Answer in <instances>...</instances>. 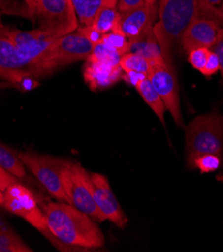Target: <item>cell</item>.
Segmentation results:
<instances>
[{
	"instance_id": "obj_27",
	"label": "cell",
	"mask_w": 223,
	"mask_h": 252,
	"mask_svg": "<svg viewBox=\"0 0 223 252\" xmlns=\"http://www.w3.org/2000/svg\"><path fill=\"white\" fill-rule=\"evenodd\" d=\"M78 32L95 45L100 43L103 39V36L105 35L97 30H96L94 27H92V25H90V27H79Z\"/></svg>"
},
{
	"instance_id": "obj_12",
	"label": "cell",
	"mask_w": 223,
	"mask_h": 252,
	"mask_svg": "<svg viewBox=\"0 0 223 252\" xmlns=\"http://www.w3.org/2000/svg\"><path fill=\"white\" fill-rule=\"evenodd\" d=\"M6 32L9 38L17 46L19 53L31 63V67L49 45L57 39L39 29L20 31L6 28Z\"/></svg>"
},
{
	"instance_id": "obj_18",
	"label": "cell",
	"mask_w": 223,
	"mask_h": 252,
	"mask_svg": "<svg viewBox=\"0 0 223 252\" xmlns=\"http://www.w3.org/2000/svg\"><path fill=\"white\" fill-rule=\"evenodd\" d=\"M0 167L18 179L28 178L27 167L21 162L19 156L2 144H0Z\"/></svg>"
},
{
	"instance_id": "obj_17",
	"label": "cell",
	"mask_w": 223,
	"mask_h": 252,
	"mask_svg": "<svg viewBox=\"0 0 223 252\" xmlns=\"http://www.w3.org/2000/svg\"><path fill=\"white\" fill-rule=\"evenodd\" d=\"M136 90L144 99V102L156 114L161 123L165 125L164 114L166 111V107L163 99L161 98L157 91L154 89L151 82L149 81L148 78H145L138 84Z\"/></svg>"
},
{
	"instance_id": "obj_7",
	"label": "cell",
	"mask_w": 223,
	"mask_h": 252,
	"mask_svg": "<svg viewBox=\"0 0 223 252\" xmlns=\"http://www.w3.org/2000/svg\"><path fill=\"white\" fill-rule=\"evenodd\" d=\"M39 30L54 38L74 32L79 19L71 0H40L36 9Z\"/></svg>"
},
{
	"instance_id": "obj_2",
	"label": "cell",
	"mask_w": 223,
	"mask_h": 252,
	"mask_svg": "<svg viewBox=\"0 0 223 252\" xmlns=\"http://www.w3.org/2000/svg\"><path fill=\"white\" fill-rule=\"evenodd\" d=\"M49 231L70 248H98L105 236L88 214L64 202H49L42 207Z\"/></svg>"
},
{
	"instance_id": "obj_30",
	"label": "cell",
	"mask_w": 223,
	"mask_h": 252,
	"mask_svg": "<svg viewBox=\"0 0 223 252\" xmlns=\"http://www.w3.org/2000/svg\"><path fill=\"white\" fill-rule=\"evenodd\" d=\"M145 2H146L145 0H119L117 8L121 13L127 12L129 10H132L134 8L141 6Z\"/></svg>"
},
{
	"instance_id": "obj_26",
	"label": "cell",
	"mask_w": 223,
	"mask_h": 252,
	"mask_svg": "<svg viewBox=\"0 0 223 252\" xmlns=\"http://www.w3.org/2000/svg\"><path fill=\"white\" fill-rule=\"evenodd\" d=\"M210 48L206 47H199L192 49L191 52L188 53V62L190 64L197 70L200 72L205 66V63L208 60V57L210 55Z\"/></svg>"
},
{
	"instance_id": "obj_34",
	"label": "cell",
	"mask_w": 223,
	"mask_h": 252,
	"mask_svg": "<svg viewBox=\"0 0 223 252\" xmlns=\"http://www.w3.org/2000/svg\"><path fill=\"white\" fill-rule=\"evenodd\" d=\"M8 1H9V0H0V7H1V8L3 9L4 12H5L6 8H7Z\"/></svg>"
},
{
	"instance_id": "obj_5",
	"label": "cell",
	"mask_w": 223,
	"mask_h": 252,
	"mask_svg": "<svg viewBox=\"0 0 223 252\" xmlns=\"http://www.w3.org/2000/svg\"><path fill=\"white\" fill-rule=\"evenodd\" d=\"M188 167L202 155L223 152V115L213 112L196 117L185 129Z\"/></svg>"
},
{
	"instance_id": "obj_19",
	"label": "cell",
	"mask_w": 223,
	"mask_h": 252,
	"mask_svg": "<svg viewBox=\"0 0 223 252\" xmlns=\"http://www.w3.org/2000/svg\"><path fill=\"white\" fill-rule=\"evenodd\" d=\"M121 12L117 7H103L96 14L92 27L103 34L116 32L120 20Z\"/></svg>"
},
{
	"instance_id": "obj_24",
	"label": "cell",
	"mask_w": 223,
	"mask_h": 252,
	"mask_svg": "<svg viewBox=\"0 0 223 252\" xmlns=\"http://www.w3.org/2000/svg\"><path fill=\"white\" fill-rule=\"evenodd\" d=\"M101 42L116 50L121 56L129 53L132 45L129 39L120 32H112L105 34Z\"/></svg>"
},
{
	"instance_id": "obj_8",
	"label": "cell",
	"mask_w": 223,
	"mask_h": 252,
	"mask_svg": "<svg viewBox=\"0 0 223 252\" xmlns=\"http://www.w3.org/2000/svg\"><path fill=\"white\" fill-rule=\"evenodd\" d=\"M18 156L49 194L60 202L68 203L62 181V172L67 161L36 153H19Z\"/></svg>"
},
{
	"instance_id": "obj_4",
	"label": "cell",
	"mask_w": 223,
	"mask_h": 252,
	"mask_svg": "<svg viewBox=\"0 0 223 252\" xmlns=\"http://www.w3.org/2000/svg\"><path fill=\"white\" fill-rule=\"evenodd\" d=\"M94 47L95 44L79 32L65 34L49 45L32 65L30 72L35 78L43 77L63 66L87 60Z\"/></svg>"
},
{
	"instance_id": "obj_1",
	"label": "cell",
	"mask_w": 223,
	"mask_h": 252,
	"mask_svg": "<svg viewBox=\"0 0 223 252\" xmlns=\"http://www.w3.org/2000/svg\"><path fill=\"white\" fill-rule=\"evenodd\" d=\"M159 21L153 33L165 63L173 65V49L180 41L188 25L197 18L213 19L223 27V10L205 0H160Z\"/></svg>"
},
{
	"instance_id": "obj_16",
	"label": "cell",
	"mask_w": 223,
	"mask_h": 252,
	"mask_svg": "<svg viewBox=\"0 0 223 252\" xmlns=\"http://www.w3.org/2000/svg\"><path fill=\"white\" fill-rule=\"evenodd\" d=\"M119 0H71L82 27H90L103 7H117Z\"/></svg>"
},
{
	"instance_id": "obj_15",
	"label": "cell",
	"mask_w": 223,
	"mask_h": 252,
	"mask_svg": "<svg viewBox=\"0 0 223 252\" xmlns=\"http://www.w3.org/2000/svg\"><path fill=\"white\" fill-rule=\"evenodd\" d=\"M0 67L30 71L31 63L24 58L9 38L6 28H0Z\"/></svg>"
},
{
	"instance_id": "obj_29",
	"label": "cell",
	"mask_w": 223,
	"mask_h": 252,
	"mask_svg": "<svg viewBox=\"0 0 223 252\" xmlns=\"http://www.w3.org/2000/svg\"><path fill=\"white\" fill-rule=\"evenodd\" d=\"M213 52L217 56L220 64V73L223 79V27L220 29L217 39L213 45Z\"/></svg>"
},
{
	"instance_id": "obj_25",
	"label": "cell",
	"mask_w": 223,
	"mask_h": 252,
	"mask_svg": "<svg viewBox=\"0 0 223 252\" xmlns=\"http://www.w3.org/2000/svg\"><path fill=\"white\" fill-rule=\"evenodd\" d=\"M220 166V158L215 154H206L198 157L193 164V168L199 169L202 173L216 171Z\"/></svg>"
},
{
	"instance_id": "obj_10",
	"label": "cell",
	"mask_w": 223,
	"mask_h": 252,
	"mask_svg": "<svg viewBox=\"0 0 223 252\" xmlns=\"http://www.w3.org/2000/svg\"><path fill=\"white\" fill-rule=\"evenodd\" d=\"M157 15V4L145 2L137 8L122 12L116 32H122L131 43H135L153 32Z\"/></svg>"
},
{
	"instance_id": "obj_11",
	"label": "cell",
	"mask_w": 223,
	"mask_h": 252,
	"mask_svg": "<svg viewBox=\"0 0 223 252\" xmlns=\"http://www.w3.org/2000/svg\"><path fill=\"white\" fill-rule=\"evenodd\" d=\"M91 177L94 187V198L98 210L107 220H110L118 227L124 228L128 222V218L124 213L107 177L98 173H92Z\"/></svg>"
},
{
	"instance_id": "obj_28",
	"label": "cell",
	"mask_w": 223,
	"mask_h": 252,
	"mask_svg": "<svg viewBox=\"0 0 223 252\" xmlns=\"http://www.w3.org/2000/svg\"><path fill=\"white\" fill-rule=\"evenodd\" d=\"M220 69V64H219V60L217 58V56L215 55V53L213 50L210 52V55L208 57V60L205 63L204 68L202 69L201 73L205 77L209 78L211 75H213L214 73H216L218 70Z\"/></svg>"
},
{
	"instance_id": "obj_33",
	"label": "cell",
	"mask_w": 223,
	"mask_h": 252,
	"mask_svg": "<svg viewBox=\"0 0 223 252\" xmlns=\"http://www.w3.org/2000/svg\"><path fill=\"white\" fill-rule=\"evenodd\" d=\"M206 2H208L209 4L216 6V7H220L221 8V4H222V0H205Z\"/></svg>"
},
{
	"instance_id": "obj_22",
	"label": "cell",
	"mask_w": 223,
	"mask_h": 252,
	"mask_svg": "<svg viewBox=\"0 0 223 252\" xmlns=\"http://www.w3.org/2000/svg\"><path fill=\"white\" fill-rule=\"evenodd\" d=\"M120 66L123 71H137L148 74L149 68H150V62L139 54L129 52L122 56L120 60Z\"/></svg>"
},
{
	"instance_id": "obj_36",
	"label": "cell",
	"mask_w": 223,
	"mask_h": 252,
	"mask_svg": "<svg viewBox=\"0 0 223 252\" xmlns=\"http://www.w3.org/2000/svg\"><path fill=\"white\" fill-rule=\"evenodd\" d=\"M0 28H4V25H3L2 20H1V14H0Z\"/></svg>"
},
{
	"instance_id": "obj_20",
	"label": "cell",
	"mask_w": 223,
	"mask_h": 252,
	"mask_svg": "<svg viewBox=\"0 0 223 252\" xmlns=\"http://www.w3.org/2000/svg\"><path fill=\"white\" fill-rule=\"evenodd\" d=\"M130 52L143 56L150 62V63L164 61L163 56L161 54L160 46L153 32L151 34H149L148 36H146L145 38L135 43H132Z\"/></svg>"
},
{
	"instance_id": "obj_35",
	"label": "cell",
	"mask_w": 223,
	"mask_h": 252,
	"mask_svg": "<svg viewBox=\"0 0 223 252\" xmlns=\"http://www.w3.org/2000/svg\"><path fill=\"white\" fill-rule=\"evenodd\" d=\"M146 3H149V4H154V3H157L158 0H145Z\"/></svg>"
},
{
	"instance_id": "obj_32",
	"label": "cell",
	"mask_w": 223,
	"mask_h": 252,
	"mask_svg": "<svg viewBox=\"0 0 223 252\" xmlns=\"http://www.w3.org/2000/svg\"><path fill=\"white\" fill-rule=\"evenodd\" d=\"M40 0H24V3H26V7L29 13V17L33 18L36 15V9L39 4Z\"/></svg>"
},
{
	"instance_id": "obj_3",
	"label": "cell",
	"mask_w": 223,
	"mask_h": 252,
	"mask_svg": "<svg viewBox=\"0 0 223 252\" xmlns=\"http://www.w3.org/2000/svg\"><path fill=\"white\" fill-rule=\"evenodd\" d=\"M0 207L27 220L41 233L48 231L43 211L28 187L0 167Z\"/></svg>"
},
{
	"instance_id": "obj_13",
	"label": "cell",
	"mask_w": 223,
	"mask_h": 252,
	"mask_svg": "<svg viewBox=\"0 0 223 252\" xmlns=\"http://www.w3.org/2000/svg\"><path fill=\"white\" fill-rule=\"evenodd\" d=\"M222 25L213 19L197 18L192 21L181 36L183 49L188 54L192 49L213 47Z\"/></svg>"
},
{
	"instance_id": "obj_37",
	"label": "cell",
	"mask_w": 223,
	"mask_h": 252,
	"mask_svg": "<svg viewBox=\"0 0 223 252\" xmlns=\"http://www.w3.org/2000/svg\"><path fill=\"white\" fill-rule=\"evenodd\" d=\"M221 9L223 10V0H222V4H221Z\"/></svg>"
},
{
	"instance_id": "obj_14",
	"label": "cell",
	"mask_w": 223,
	"mask_h": 252,
	"mask_svg": "<svg viewBox=\"0 0 223 252\" xmlns=\"http://www.w3.org/2000/svg\"><path fill=\"white\" fill-rule=\"evenodd\" d=\"M123 72L120 65H112L90 59L86 60L84 66L85 81L93 91L112 87L122 79Z\"/></svg>"
},
{
	"instance_id": "obj_21",
	"label": "cell",
	"mask_w": 223,
	"mask_h": 252,
	"mask_svg": "<svg viewBox=\"0 0 223 252\" xmlns=\"http://www.w3.org/2000/svg\"><path fill=\"white\" fill-rule=\"evenodd\" d=\"M28 245L10 229L0 227V252H31Z\"/></svg>"
},
{
	"instance_id": "obj_23",
	"label": "cell",
	"mask_w": 223,
	"mask_h": 252,
	"mask_svg": "<svg viewBox=\"0 0 223 252\" xmlns=\"http://www.w3.org/2000/svg\"><path fill=\"white\" fill-rule=\"evenodd\" d=\"M121 58L122 56L117 53L116 50L104 44L103 42H100L95 45L92 55L88 59L109 63L112 65H120Z\"/></svg>"
},
{
	"instance_id": "obj_6",
	"label": "cell",
	"mask_w": 223,
	"mask_h": 252,
	"mask_svg": "<svg viewBox=\"0 0 223 252\" xmlns=\"http://www.w3.org/2000/svg\"><path fill=\"white\" fill-rule=\"evenodd\" d=\"M62 181L68 204L88 214L96 222L107 220L96 204L91 174L81 164L67 161L62 172Z\"/></svg>"
},
{
	"instance_id": "obj_9",
	"label": "cell",
	"mask_w": 223,
	"mask_h": 252,
	"mask_svg": "<svg viewBox=\"0 0 223 252\" xmlns=\"http://www.w3.org/2000/svg\"><path fill=\"white\" fill-rule=\"evenodd\" d=\"M147 78L163 99L166 110L169 111L176 125L183 128L179 84L174 65L167 64L165 61L150 63Z\"/></svg>"
},
{
	"instance_id": "obj_31",
	"label": "cell",
	"mask_w": 223,
	"mask_h": 252,
	"mask_svg": "<svg viewBox=\"0 0 223 252\" xmlns=\"http://www.w3.org/2000/svg\"><path fill=\"white\" fill-rule=\"evenodd\" d=\"M145 78H147V74L140 73V72H137V71H124L123 75H122V79L124 81L127 82L130 85H132L135 88Z\"/></svg>"
}]
</instances>
